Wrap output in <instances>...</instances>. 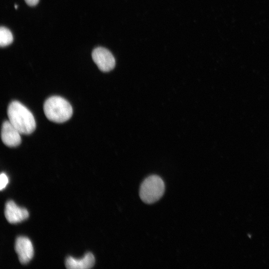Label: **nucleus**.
Segmentation results:
<instances>
[{
    "label": "nucleus",
    "mask_w": 269,
    "mask_h": 269,
    "mask_svg": "<svg viewBox=\"0 0 269 269\" xmlns=\"http://www.w3.org/2000/svg\"><path fill=\"white\" fill-rule=\"evenodd\" d=\"M8 183V178L4 173H1L0 176V189H4Z\"/></svg>",
    "instance_id": "obj_10"
},
{
    "label": "nucleus",
    "mask_w": 269,
    "mask_h": 269,
    "mask_svg": "<svg viewBox=\"0 0 269 269\" xmlns=\"http://www.w3.org/2000/svg\"><path fill=\"white\" fill-rule=\"evenodd\" d=\"M14 7H15V8L16 9L17 8V5L15 4Z\"/></svg>",
    "instance_id": "obj_12"
},
{
    "label": "nucleus",
    "mask_w": 269,
    "mask_h": 269,
    "mask_svg": "<svg viewBox=\"0 0 269 269\" xmlns=\"http://www.w3.org/2000/svg\"><path fill=\"white\" fill-rule=\"evenodd\" d=\"M43 110L46 118L56 123L68 121L73 114L70 104L65 99L56 96L50 97L45 101Z\"/></svg>",
    "instance_id": "obj_2"
},
{
    "label": "nucleus",
    "mask_w": 269,
    "mask_h": 269,
    "mask_svg": "<svg viewBox=\"0 0 269 269\" xmlns=\"http://www.w3.org/2000/svg\"><path fill=\"white\" fill-rule=\"evenodd\" d=\"M20 133L9 121H4L1 126V138L2 142L8 147H16L21 141Z\"/></svg>",
    "instance_id": "obj_6"
},
{
    "label": "nucleus",
    "mask_w": 269,
    "mask_h": 269,
    "mask_svg": "<svg viewBox=\"0 0 269 269\" xmlns=\"http://www.w3.org/2000/svg\"><path fill=\"white\" fill-rule=\"evenodd\" d=\"M14 249L18 255L19 261L22 264H27L33 258V245L27 237H18L15 240Z\"/></svg>",
    "instance_id": "obj_5"
},
{
    "label": "nucleus",
    "mask_w": 269,
    "mask_h": 269,
    "mask_svg": "<svg viewBox=\"0 0 269 269\" xmlns=\"http://www.w3.org/2000/svg\"><path fill=\"white\" fill-rule=\"evenodd\" d=\"M13 41V36L11 31L4 26L0 28V45L1 47L10 44Z\"/></svg>",
    "instance_id": "obj_9"
},
{
    "label": "nucleus",
    "mask_w": 269,
    "mask_h": 269,
    "mask_svg": "<svg viewBox=\"0 0 269 269\" xmlns=\"http://www.w3.org/2000/svg\"><path fill=\"white\" fill-rule=\"evenodd\" d=\"M4 215L7 221L11 224L21 222L29 217L26 209L17 206L12 200L5 203Z\"/></svg>",
    "instance_id": "obj_7"
},
{
    "label": "nucleus",
    "mask_w": 269,
    "mask_h": 269,
    "mask_svg": "<svg viewBox=\"0 0 269 269\" xmlns=\"http://www.w3.org/2000/svg\"><path fill=\"white\" fill-rule=\"evenodd\" d=\"M92 57L94 62L102 71L107 72L113 70L115 66V59L112 53L107 49L98 47L95 48Z\"/></svg>",
    "instance_id": "obj_4"
},
{
    "label": "nucleus",
    "mask_w": 269,
    "mask_h": 269,
    "mask_svg": "<svg viewBox=\"0 0 269 269\" xmlns=\"http://www.w3.org/2000/svg\"><path fill=\"white\" fill-rule=\"evenodd\" d=\"M26 4L30 6L36 5L39 0H24Z\"/></svg>",
    "instance_id": "obj_11"
},
{
    "label": "nucleus",
    "mask_w": 269,
    "mask_h": 269,
    "mask_svg": "<svg viewBox=\"0 0 269 269\" xmlns=\"http://www.w3.org/2000/svg\"><path fill=\"white\" fill-rule=\"evenodd\" d=\"M7 116L10 123L22 134H29L36 128L33 114L17 101L11 102L7 108Z\"/></svg>",
    "instance_id": "obj_1"
},
{
    "label": "nucleus",
    "mask_w": 269,
    "mask_h": 269,
    "mask_svg": "<svg viewBox=\"0 0 269 269\" xmlns=\"http://www.w3.org/2000/svg\"><path fill=\"white\" fill-rule=\"evenodd\" d=\"M95 258L91 253H87L80 259L68 257L65 260V266L69 269H87L92 268L95 264Z\"/></svg>",
    "instance_id": "obj_8"
},
{
    "label": "nucleus",
    "mask_w": 269,
    "mask_h": 269,
    "mask_svg": "<svg viewBox=\"0 0 269 269\" xmlns=\"http://www.w3.org/2000/svg\"><path fill=\"white\" fill-rule=\"evenodd\" d=\"M165 190V184L162 178L157 175L146 177L139 188V197L145 203L152 204L161 198Z\"/></svg>",
    "instance_id": "obj_3"
}]
</instances>
